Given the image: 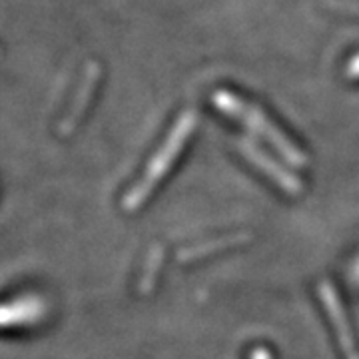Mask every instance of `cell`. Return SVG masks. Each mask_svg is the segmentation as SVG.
<instances>
[{"label":"cell","instance_id":"1","mask_svg":"<svg viewBox=\"0 0 359 359\" xmlns=\"http://www.w3.org/2000/svg\"><path fill=\"white\" fill-rule=\"evenodd\" d=\"M186 132H188V130H178V132L170 138V142L166 144V148L162 150V156L156 158L154 164H152L150 170L146 172V176L142 178L140 184L134 188V192L130 194V198H126V205H128L126 210H136V208L150 196V192L154 190L156 184L164 178L168 168L172 166L174 158H176V154L180 152V148H182V140H184Z\"/></svg>","mask_w":359,"mask_h":359},{"label":"cell","instance_id":"2","mask_svg":"<svg viewBox=\"0 0 359 359\" xmlns=\"http://www.w3.org/2000/svg\"><path fill=\"white\" fill-rule=\"evenodd\" d=\"M321 299H323V306H325V311L332 320V325L337 332V341L344 349V355L346 359H359L358 349H355V341H353V335H351V330H349V323H347V316L344 311V306L339 302V297L335 294V290L327 282H323L318 287Z\"/></svg>","mask_w":359,"mask_h":359},{"label":"cell","instance_id":"3","mask_svg":"<svg viewBox=\"0 0 359 359\" xmlns=\"http://www.w3.org/2000/svg\"><path fill=\"white\" fill-rule=\"evenodd\" d=\"M244 240L245 236L236 233V236H228V238H216V240H212V242H204V244L192 245V248H184V250L180 252V262L186 264V262H194V259L210 256V254H214V252L230 250L233 245L242 244Z\"/></svg>","mask_w":359,"mask_h":359},{"label":"cell","instance_id":"4","mask_svg":"<svg viewBox=\"0 0 359 359\" xmlns=\"http://www.w3.org/2000/svg\"><path fill=\"white\" fill-rule=\"evenodd\" d=\"M164 262V250L162 248H154L152 254H150V259H148V266L144 269V278H142L140 283V292H150L152 285L156 283V276H158V269L162 266Z\"/></svg>","mask_w":359,"mask_h":359}]
</instances>
